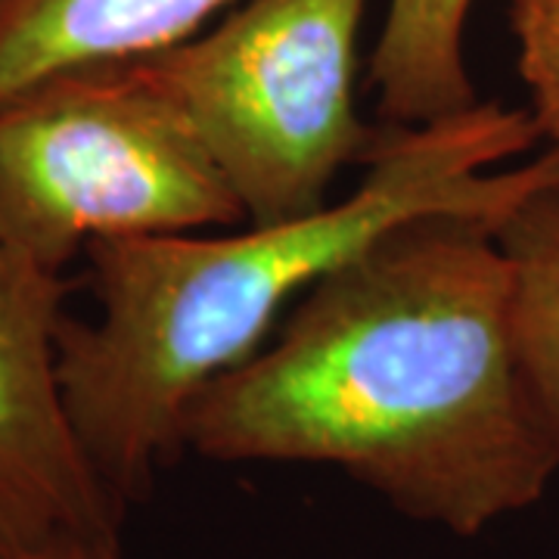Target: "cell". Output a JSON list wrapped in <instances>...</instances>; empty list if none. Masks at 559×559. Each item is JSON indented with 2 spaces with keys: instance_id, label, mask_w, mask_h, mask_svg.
<instances>
[{
  "instance_id": "52a82bcc",
  "label": "cell",
  "mask_w": 559,
  "mask_h": 559,
  "mask_svg": "<svg viewBox=\"0 0 559 559\" xmlns=\"http://www.w3.org/2000/svg\"><path fill=\"white\" fill-rule=\"evenodd\" d=\"M476 0H385L370 84L385 128H419L473 109L466 20Z\"/></svg>"
},
{
  "instance_id": "7a4b0ae2",
  "label": "cell",
  "mask_w": 559,
  "mask_h": 559,
  "mask_svg": "<svg viewBox=\"0 0 559 559\" xmlns=\"http://www.w3.org/2000/svg\"><path fill=\"white\" fill-rule=\"evenodd\" d=\"M540 140L528 109L476 103L385 128L367 175L314 215L246 234L109 237L84 249L97 320L62 314L60 382L91 463L128 507L146 498L205 385L255 358L280 314L385 230L426 215L507 218L559 180V146L498 168Z\"/></svg>"
},
{
  "instance_id": "30bf717a",
  "label": "cell",
  "mask_w": 559,
  "mask_h": 559,
  "mask_svg": "<svg viewBox=\"0 0 559 559\" xmlns=\"http://www.w3.org/2000/svg\"><path fill=\"white\" fill-rule=\"evenodd\" d=\"M0 559H121V540L119 535L57 538L22 547V550H10V554H0Z\"/></svg>"
},
{
  "instance_id": "ba28073f",
  "label": "cell",
  "mask_w": 559,
  "mask_h": 559,
  "mask_svg": "<svg viewBox=\"0 0 559 559\" xmlns=\"http://www.w3.org/2000/svg\"><path fill=\"white\" fill-rule=\"evenodd\" d=\"M498 240L513 267L522 358L559 439V180L500 221Z\"/></svg>"
},
{
  "instance_id": "8992f818",
  "label": "cell",
  "mask_w": 559,
  "mask_h": 559,
  "mask_svg": "<svg viewBox=\"0 0 559 559\" xmlns=\"http://www.w3.org/2000/svg\"><path fill=\"white\" fill-rule=\"evenodd\" d=\"M230 3L237 0H0V103L69 69L178 47Z\"/></svg>"
},
{
  "instance_id": "6da1fadb",
  "label": "cell",
  "mask_w": 559,
  "mask_h": 559,
  "mask_svg": "<svg viewBox=\"0 0 559 559\" xmlns=\"http://www.w3.org/2000/svg\"><path fill=\"white\" fill-rule=\"evenodd\" d=\"M491 215L385 230L314 283L274 345L205 385L180 444L218 463H326L454 535L532 507L559 439L522 358Z\"/></svg>"
},
{
  "instance_id": "5b68a950",
  "label": "cell",
  "mask_w": 559,
  "mask_h": 559,
  "mask_svg": "<svg viewBox=\"0 0 559 559\" xmlns=\"http://www.w3.org/2000/svg\"><path fill=\"white\" fill-rule=\"evenodd\" d=\"M69 280L0 242V554L119 535L124 503L72 426L57 330Z\"/></svg>"
},
{
  "instance_id": "9c48e42d",
  "label": "cell",
  "mask_w": 559,
  "mask_h": 559,
  "mask_svg": "<svg viewBox=\"0 0 559 559\" xmlns=\"http://www.w3.org/2000/svg\"><path fill=\"white\" fill-rule=\"evenodd\" d=\"M516 69L540 140L559 146V0H510Z\"/></svg>"
},
{
  "instance_id": "3957f363",
  "label": "cell",
  "mask_w": 559,
  "mask_h": 559,
  "mask_svg": "<svg viewBox=\"0 0 559 559\" xmlns=\"http://www.w3.org/2000/svg\"><path fill=\"white\" fill-rule=\"evenodd\" d=\"M240 221L143 57L69 69L0 103V242L50 274L97 240Z\"/></svg>"
},
{
  "instance_id": "277c9868",
  "label": "cell",
  "mask_w": 559,
  "mask_h": 559,
  "mask_svg": "<svg viewBox=\"0 0 559 559\" xmlns=\"http://www.w3.org/2000/svg\"><path fill=\"white\" fill-rule=\"evenodd\" d=\"M367 0H246L197 38L143 57L249 224L314 215L340 171L380 146L360 119Z\"/></svg>"
}]
</instances>
